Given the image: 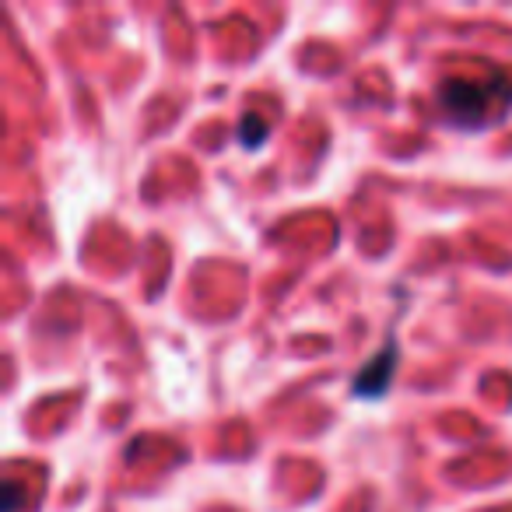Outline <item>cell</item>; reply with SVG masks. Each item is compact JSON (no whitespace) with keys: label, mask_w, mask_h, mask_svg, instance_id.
I'll list each match as a JSON object with an SVG mask.
<instances>
[{"label":"cell","mask_w":512,"mask_h":512,"mask_svg":"<svg viewBox=\"0 0 512 512\" xmlns=\"http://www.w3.org/2000/svg\"><path fill=\"white\" fill-rule=\"evenodd\" d=\"M495 92V85H463V81H449L442 85V99H446V113L463 127H477L484 123L481 113H488V95Z\"/></svg>","instance_id":"obj_1"},{"label":"cell","mask_w":512,"mask_h":512,"mask_svg":"<svg viewBox=\"0 0 512 512\" xmlns=\"http://www.w3.org/2000/svg\"><path fill=\"white\" fill-rule=\"evenodd\" d=\"M393 369H397V344H386V348L358 372L351 393H355V397H383L386 386H390V379H393Z\"/></svg>","instance_id":"obj_2"},{"label":"cell","mask_w":512,"mask_h":512,"mask_svg":"<svg viewBox=\"0 0 512 512\" xmlns=\"http://www.w3.org/2000/svg\"><path fill=\"white\" fill-rule=\"evenodd\" d=\"M264 134H267V123L260 120V116H256V113H246V116H242V123H239L242 144H260V141H264Z\"/></svg>","instance_id":"obj_3"},{"label":"cell","mask_w":512,"mask_h":512,"mask_svg":"<svg viewBox=\"0 0 512 512\" xmlns=\"http://www.w3.org/2000/svg\"><path fill=\"white\" fill-rule=\"evenodd\" d=\"M8 512H18V484L8 481Z\"/></svg>","instance_id":"obj_4"}]
</instances>
